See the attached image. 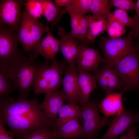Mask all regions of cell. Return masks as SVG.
<instances>
[{
    "mask_svg": "<svg viewBox=\"0 0 139 139\" xmlns=\"http://www.w3.org/2000/svg\"><path fill=\"white\" fill-rule=\"evenodd\" d=\"M26 3L22 0H2L0 1V23L19 33L22 6Z\"/></svg>",
    "mask_w": 139,
    "mask_h": 139,
    "instance_id": "cell-9",
    "label": "cell"
},
{
    "mask_svg": "<svg viewBox=\"0 0 139 139\" xmlns=\"http://www.w3.org/2000/svg\"><path fill=\"white\" fill-rule=\"evenodd\" d=\"M86 17L88 22L87 38L90 42H93L98 36L106 31L107 20L92 14Z\"/></svg>",
    "mask_w": 139,
    "mask_h": 139,
    "instance_id": "cell-22",
    "label": "cell"
},
{
    "mask_svg": "<svg viewBox=\"0 0 139 139\" xmlns=\"http://www.w3.org/2000/svg\"><path fill=\"white\" fill-rule=\"evenodd\" d=\"M128 34H131L134 39L139 41V24L135 25L129 31Z\"/></svg>",
    "mask_w": 139,
    "mask_h": 139,
    "instance_id": "cell-37",
    "label": "cell"
},
{
    "mask_svg": "<svg viewBox=\"0 0 139 139\" xmlns=\"http://www.w3.org/2000/svg\"><path fill=\"white\" fill-rule=\"evenodd\" d=\"M18 33L0 24V64L8 65L23 56L17 45Z\"/></svg>",
    "mask_w": 139,
    "mask_h": 139,
    "instance_id": "cell-7",
    "label": "cell"
},
{
    "mask_svg": "<svg viewBox=\"0 0 139 139\" xmlns=\"http://www.w3.org/2000/svg\"><path fill=\"white\" fill-rule=\"evenodd\" d=\"M119 139H122V137L121 136L120 137V138H119Z\"/></svg>",
    "mask_w": 139,
    "mask_h": 139,
    "instance_id": "cell-41",
    "label": "cell"
},
{
    "mask_svg": "<svg viewBox=\"0 0 139 139\" xmlns=\"http://www.w3.org/2000/svg\"><path fill=\"white\" fill-rule=\"evenodd\" d=\"M77 81L80 96V103L83 105L88 101L97 83L93 75L88 72L77 68Z\"/></svg>",
    "mask_w": 139,
    "mask_h": 139,
    "instance_id": "cell-19",
    "label": "cell"
},
{
    "mask_svg": "<svg viewBox=\"0 0 139 139\" xmlns=\"http://www.w3.org/2000/svg\"><path fill=\"white\" fill-rule=\"evenodd\" d=\"M106 31L110 37H121L126 32L125 26L117 20L113 21L107 25Z\"/></svg>",
    "mask_w": 139,
    "mask_h": 139,
    "instance_id": "cell-29",
    "label": "cell"
},
{
    "mask_svg": "<svg viewBox=\"0 0 139 139\" xmlns=\"http://www.w3.org/2000/svg\"><path fill=\"white\" fill-rule=\"evenodd\" d=\"M113 67L122 83L124 91L139 89V57L135 48Z\"/></svg>",
    "mask_w": 139,
    "mask_h": 139,
    "instance_id": "cell-6",
    "label": "cell"
},
{
    "mask_svg": "<svg viewBox=\"0 0 139 139\" xmlns=\"http://www.w3.org/2000/svg\"><path fill=\"white\" fill-rule=\"evenodd\" d=\"M82 116L81 109L76 103L64 104L60 109L57 120L53 123L54 128L58 127L70 120L79 119Z\"/></svg>",
    "mask_w": 139,
    "mask_h": 139,
    "instance_id": "cell-20",
    "label": "cell"
},
{
    "mask_svg": "<svg viewBox=\"0 0 139 139\" xmlns=\"http://www.w3.org/2000/svg\"><path fill=\"white\" fill-rule=\"evenodd\" d=\"M16 89L9 76L8 65L0 64V101L9 97Z\"/></svg>",
    "mask_w": 139,
    "mask_h": 139,
    "instance_id": "cell-24",
    "label": "cell"
},
{
    "mask_svg": "<svg viewBox=\"0 0 139 139\" xmlns=\"http://www.w3.org/2000/svg\"><path fill=\"white\" fill-rule=\"evenodd\" d=\"M133 36L117 38L100 37V45L105 60V65L113 67L134 49Z\"/></svg>",
    "mask_w": 139,
    "mask_h": 139,
    "instance_id": "cell-4",
    "label": "cell"
},
{
    "mask_svg": "<svg viewBox=\"0 0 139 139\" xmlns=\"http://www.w3.org/2000/svg\"><path fill=\"white\" fill-rule=\"evenodd\" d=\"M39 1L42 7V15L52 25L57 24L62 15L67 12L65 8L56 7L52 0H39Z\"/></svg>",
    "mask_w": 139,
    "mask_h": 139,
    "instance_id": "cell-21",
    "label": "cell"
},
{
    "mask_svg": "<svg viewBox=\"0 0 139 139\" xmlns=\"http://www.w3.org/2000/svg\"><path fill=\"white\" fill-rule=\"evenodd\" d=\"M62 79L61 89L67 103H79L80 96L77 81V69L75 65L66 67Z\"/></svg>",
    "mask_w": 139,
    "mask_h": 139,
    "instance_id": "cell-12",
    "label": "cell"
},
{
    "mask_svg": "<svg viewBox=\"0 0 139 139\" xmlns=\"http://www.w3.org/2000/svg\"><path fill=\"white\" fill-rule=\"evenodd\" d=\"M124 91L114 92L107 94L100 103V112L108 118L120 114L123 110L122 97Z\"/></svg>",
    "mask_w": 139,
    "mask_h": 139,
    "instance_id": "cell-17",
    "label": "cell"
},
{
    "mask_svg": "<svg viewBox=\"0 0 139 139\" xmlns=\"http://www.w3.org/2000/svg\"><path fill=\"white\" fill-rule=\"evenodd\" d=\"M133 44L135 52L139 57V41H137L134 44Z\"/></svg>",
    "mask_w": 139,
    "mask_h": 139,
    "instance_id": "cell-40",
    "label": "cell"
},
{
    "mask_svg": "<svg viewBox=\"0 0 139 139\" xmlns=\"http://www.w3.org/2000/svg\"><path fill=\"white\" fill-rule=\"evenodd\" d=\"M24 5L26 10L32 16L37 19L41 18L43 9L39 0L27 1Z\"/></svg>",
    "mask_w": 139,
    "mask_h": 139,
    "instance_id": "cell-30",
    "label": "cell"
},
{
    "mask_svg": "<svg viewBox=\"0 0 139 139\" xmlns=\"http://www.w3.org/2000/svg\"><path fill=\"white\" fill-rule=\"evenodd\" d=\"M65 8L68 13L71 21V29L68 36L74 39L81 19L85 14H82L68 6Z\"/></svg>",
    "mask_w": 139,
    "mask_h": 139,
    "instance_id": "cell-28",
    "label": "cell"
},
{
    "mask_svg": "<svg viewBox=\"0 0 139 139\" xmlns=\"http://www.w3.org/2000/svg\"><path fill=\"white\" fill-rule=\"evenodd\" d=\"M88 31V21L86 16L84 15L80 21L74 39L84 43L90 42L87 38Z\"/></svg>",
    "mask_w": 139,
    "mask_h": 139,
    "instance_id": "cell-31",
    "label": "cell"
},
{
    "mask_svg": "<svg viewBox=\"0 0 139 139\" xmlns=\"http://www.w3.org/2000/svg\"><path fill=\"white\" fill-rule=\"evenodd\" d=\"M109 2L111 6L133 12L135 10V3L131 0H110Z\"/></svg>",
    "mask_w": 139,
    "mask_h": 139,
    "instance_id": "cell-34",
    "label": "cell"
},
{
    "mask_svg": "<svg viewBox=\"0 0 139 139\" xmlns=\"http://www.w3.org/2000/svg\"><path fill=\"white\" fill-rule=\"evenodd\" d=\"M57 34L59 39L60 49L68 66L75 65L79 50V41L69 37L62 27L58 26Z\"/></svg>",
    "mask_w": 139,
    "mask_h": 139,
    "instance_id": "cell-15",
    "label": "cell"
},
{
    "mask_svg": "<svg viewBox=\"0 0 139 139\" xmlns=\"http://www.w3.org/2000/svg\"><path fill=\"white\" fill-rule=\"evenodd\" d=\"M43 101L40 104L41 110L53 122L57 119L58 112L65 100L61 90L45 94Z\"/></svg>",
    "mask_w": 139,
    "mask_h": 139,
    "instance_id": "cell-16",
    "label": "cell"
},
{
    "mask_svg": "<svg viewBox=\"0 0 139 139\" xmlns=\"http://www.w3.org/2000/svg\"><path fill=\"white\" fill-rule=\"evenodd\" d=\"M135 10L136 11V14L132 18L134 26L139 24V0H137L135 3Z\"/></svg>",
    "mask_w": 139,
    "mask_h": 139,
    "instance_id": "cell-38",
    "label": "cell"
},
{
    "mask_svg": "<svg viewBox=\"0 0 139 139\" xmlns=\"http://www.w3.org/2000/svg\"><path fill=\"white\" fill-rule=\"evenodd\" d=\"M79 119H74L56 128H54L55 139L82 138L83 130Z\"/></svg>",
    "mask_w": 139,
    "mask_h": 139,
    "instance_id": "cell-18",
    "label": "cell"
},
{
    "mask_svg": "<svg viewBox=\"0 0 139 139\" xmlns=\"http://www.w3.org/2000/svg\"><path fill=\"white\" fill-rule=\"evenodd\" d=\"M0 119L18 139L37 131L53 127V122L43 112L21 116H0Z\"/></svg>",
    "mask_w": 139,
    "mask_h": 139,
    "instance_id": "cell-2",
    "label": "cell"
},
{
    "mask_svg": "<svg viewBox=\"0 0 139 139\" xmlns=\"http://www.w3.org/2000/svg\"><path fill=\"white\" fill-rule=\"evenodd\" d=\"M23 12L27 19L35 48L41 41L43 35L47 32L48 25H45L37 19L34 18L29 14L25 8Z\"/></svg>",
    "mask_w": 139,
    "mask_h": 139,
    "instance_id": "cell-23",
    "label": "cell"
},
{
    "mask_svg": "<svg viewBox=\"0 0 139 139\" xmlns=\"http://www.w3.org/2000/svg\"><path fill=\"white\" fill-rule=\"evenodd\" d=\"M96 82L107 94L119 90L124 91L122 83L113 67L105 65L93 75Z\"/></svg>",
    "mask_w": 139,
    "mask_h": 139,
    "instance_id": "cell-11",
    "label": "cell"
},
{
    "mask_svg": "<svg viewBox=\"0 0 139 139\" xmlns=\"http://www.w3.org/2000/svg\"><path fill=\"white\" fill-rule=\"evenodd\" d=\"M105 60L96 49L90 48L81 43L80 44L79 52L75 63L78 68L86 72L98 70L101 63L104 64Z\"/></svg>",
    "mask_w": 139,
    "mask_h": 139,
    "instance_id": "cell-13",
    "label": "cell"
},
{
    "mask_svg": "<svg viewBox=\"0 0 139 139\" xmlns=\"http://www.w3.org/2000/svg\"><path fill=\"white\" fill-rule=\"evenodd\" d=\"M46 61L41 65L33 85L36 94L56 91L62 84V76L66 67L65 63L55 60L50 66Z\"/></svg>",
    "mask_w": 139,
    "mask_h": 139,
    "instance_id": "cell-3",
    "label": "cell"
},
{
    "mask_svg": "<svg viewBox=\"0 0 139 139\" xmlns=\"http://www.w3.org/2000/svg\"><path fill=\"white\" fill-rule=\"evenodd\" d=\"M55 137L54 127H52L37 131L25 136L23 139H53Z\"/></svg>",
    "mask_w": 139,
    "mask_h": 139,
    "instance_id": "cell-32",
    "label": "cell"
},
{
    "mask_svg": "<svg viewBox=\"0 0 139 139\" xmlns=\"http://www.w3.org/2000/svg\"><path fill=\"white\" fill-rule=\"evenodd\" d=\"M55 4L58 7L66 6L69 5L71 0H54Z\"/></svg>",
    "mask_w": 139,
    "mask_h": 139,
    "instance_id": "cell-39",
    "label": "cell"
},
{
    "mask_svg": "<svg viewBox=\"0 0 139 139\" xmlns=\"http://www.w3.org/2000/svg\"><path fill=\"white\" fill-rule=\"evenodd\" d=\"M18 41L25 52L31 51L34 48L25 15L23 12L18 35Z\"/></svg>",
    "mask_w": 139,
    "mask_h": 139,
    "instance_id": "cell-25",
    "label": "cell"
},
{
    "mask_svg": "<svg viewBox=\"0 0 139 139\" xmlns=\"http://www.w3.org/2000/svg\"><path fill=\"white\" fill-rule=\"evenodd\" d=\"M43 112L36 99L16 100L9 97L0 101V116H21Z\"/></svg>",
    "mask_w": 139,
    "mask_h": 139,
    "instance_id": "cell-8",
    "label": "cell"
},
{
    "mask_svg": "<svg viewBox=\"0 0 139 139\" xmlns=\"http://www.w3.org/2000/svg\"><path fill=\"white\" fill-rule=\"evenodd\" d=\"M139 122V112H133L124 108L113 118L107 132L99 139H114L126 131L133 124Z\"/></svg>",
    "mask_w": 139,
    "mask_h": 139,
    "instance_id": "cell-10",
    "label": "cell"
},
{
    "mask_svg": "<svg viewBox=\"0 0 139 139\" xmlns=\"http://www.w3.org/2000/svg\"><path fill=\"white\" fill-rule=\"evenodd\" d=\"M137 127L132 125L122 136L123 139H138L137 135Z\"/></svg>",
    "mask_w": 139,
    "mask_h": 139,
    "instance_id": "cell-36",
    "label": "cell"
},
{
    "mask_svg": "<svg viewBox=\"0 0 139 139\" xmlns=\"http://www.w3.org/2000/svg\"><path fill=\"white\" fill-rule=\"evenodd\" d=\"M41 65L34 59L23 56L8 64L9 76L19 91L17 99H27Z\"/></svg>",
    "mask_w": 139,
    "mask_h": 139,
    "instance_id": "cell-1",
    "label": "cell"
},
{
    "mask_svg": "<svg viewBox=\"0 0 139 139\" xmlns=\"http://www.w3.org/2000/svg\"><path fill=\"white\" fill-rule=\"evenodd\" d=\"M53 139H55V138H54Z\"/></svg>",
    "mask_w": 139,
    "mask_h": 139,
    "instance_id": "cell-42",
    "label": "cell"
},
{
    "mask_svg": "<svg viewBox=\"0 0 139 139\" xmlns=\"http://www.w3.org/2000/svg\"><path fill=\"white\" fill-rule=\"evenodd\" d=\"M4 124L0 119V139H14L15 134L11 130H7Z\"/></svg>",
    "mask_w": 139,
    "mask_h": 139,
    "instance_id": "cell-35",
    "label": "cell"
},
{
    "mask_svg": "<svg viewBox=\"0 0 139 139\" xmlns=\"http://www.w3.org/2000/svg\"><path fill=\"white\" fill-rule=\"evenodd\" d=\"M108 0H92L90 12L93 15L107 19L111 13Z\"/></svg>",
    "mask_w": 139,
    "mask_h": 139,
    "instance_id": "cell-26",
    "label": "cell"
},
{
    "mask_svg": "<svg viewBox=\"0 0 139 139\" xmlns=\"http://www.w3.org/2000/svg\"><path fill=\"white\" fill-rule=\"evenodd\" d=\"M117 20L125 26L129 27L132 29L134 24L132 18L128 15L127 11L120 9H117L110 14L106 19L107 25L113 20Z\"/></svg>",
    "mask_w": 139,
    "mask_h": 139,
    "instance_id": "cell-27",
    "label": "cell"
},
{
    "mask_svg": "<svg viewBox=\"0 0 139 139\" xmlns=\"http://www.w3.org/2000/svg\"><path fill=\"white\" fill-rule=\"evenodd\" d=\"M92 0H71L69 7L80 13L85 14L90 11Z\"/></svg>",
    "mask_w": 139,
    "mask_h": 139,
    "instance_id": "cell-33",
    "label": "cell"
},
{
    "mask_svg": "<svg viewBox=\"0 0 139 139\" xmlns=\"http://www.w3.org/2000/svg\"><path fill=\"white\" fill-rule=\"evenodd\" d=\"M60 49L59 40L52 35L48 26L46 37L31 51L29 57L34 59L40 54L46 61L50 60L53 62L55 60L56 55Z\"/></svg>",
    "mask_w": 139,
    "mask_h": 139,
    "instance_id": "cell-14",
    "label": "cell"
},
{
    "mask_svg": "<svg viewBox=\"0 0 139 139\" xmlns=\"http://www.w3.org/2000/svg\"><path fill=\"white\" fill-rule=\"evenodd\" d=\"M95 101H88L81 108L83 135L82 139H96L100 130L111 124L113 118L103 117L100 114L99 104Z\"/></svg>",
    "mask_w": 139,
    "mask_h": 139,
    "instance_id": "cell-5",
    "label": "cell"
}]
</instances>
